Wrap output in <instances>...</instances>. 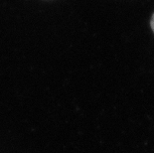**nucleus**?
I'll list each match as a JSON object with an SVG mask.
<instances>
[{
	"label": "nucleus",
	"mask_w": 154,
	"mask_h": 153,
	"mask_svg": "<svg viewBox=\"0 0 154 153\" xmlns=\"http://www.w3.org/2000/svg\"><path fill=\"white\" fill-rule=\"evenodd\" d=\"M151 28H152V30L154 32V14L152 16V19H151Z\"/></svg>",
	"instance_id": "f257e3e1"
}]
</instances>
